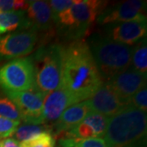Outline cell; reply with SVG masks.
Wrapping results in <instances>:
<instances>
[{"label":"cell","instance_id":"obj_26","mask_svg":"<svg viewBox=\"0 0 147 147\" xmlns=\"http://www.w3.org/2000/svg\"><path fill=\"white\" fill-rule=\"evenodd\" d=\"M78 0H51L48 2V4L50 6L53 14V18L60 14L61 12H63L69 9L72 6L77 3Z\"/></svg>","mask_w":147,"mask_h":147},{"label":"cell","instance_id":"obj_5","mask_svg":"<svg viewBox=\"0 0 147 147\" xmlns=\"http://www.w3.org/2000/svg\"><path fill=\"white\" fill-rule=\"evenodd\" d=\"M62 47L52 44L37 51L33 62L34 66V88L43 94L59 88L61 79Z\"/></svg>","mask_w":147,"mask_h":147},{"label":"cell","instance_id":"obj_2","mask_svg":"<svg viewBox=\"0 0 147 147\" xmlns=\"http://www.w3.org/2000/svg\"><path fill=\"white\" fill-rule=\"evenodd\" d=\"M146 112L126 105L108 119L105 142L107 147H146Z\"/></svg>","mask_w":147,"mask_h":147},{"label":"cell","instance_id":"obj_28","mask_svg":"<svg viewBox=\"0 0 147 147\" xmlns=\"http://www.w3.org/2000/svg\"><path fill=\"white\" fill-rule=\"evenodd\" d=\"M58 147H61V146H58Z\"/></svg>","mask_w":147,"mask_h":147},{"label":"cell","instance_id":"obj_4","mask_svg":"<svg viewBox=\"0 0 147 147\" xmlns=\"http://www.w3.org/2000/svg\"><path fill=\"white\" fill-rule=\"evenodd\" d=\"M107 3L100 0H78L71 7L58 14L54 22L65 36L79 38L96 20Z\"/></svg>","mask_w":147,"mask_h":147},{"label":"cell","instance_id":"obj_6","mask_svg":"<svg viewBox=\"0 0 147 147\" xmlns=\"http://www.w3.org/2000/svg\"><path fill=\"white\" fill-rule=\"evenodd\" d=\"M0 88L5 92H23L34 88L33 58H18L0 66Z\"/></svg>","mask_w":147,"mask_h":147},{"label":"cell","instance_id":"obj_17","mask_svg":"<svg viewBox=\"0 0 147 147\" xmlns=\"http://www.w3.org/2000/svg\"><path fill=\"white\" fill-rule=\"evenodd\" d=\"M19 28L27 29L26 11L0 12V35Z\"/></svg>","mask_w":147,"mask_h":147},{"label":"cell","instance_id":"obj_9","mask_svg":"<svg viewBox=\"0 0 147 147\" xmlns=\"http://www.w3.org/2000/svg\"><path fill=\"white\" fill-rule=\"evenodd\" d=\"M38 41L37 32L32 30L0 36V61L18 59L31 53Z\"/></svg>","mask_w":147,"mask_h":147},{"label":"cell","instance_id":"obj_25","mask_svg":"<svg viewBox=\"0 0 147 147\" xmlns=\"http://www.w3.org/2000/svg\"><path fill=\"white\" fill-rule=\"evenodd\" d=\"M21 122L12 121L0 116V140L13 135Z\"/></svg>","mask_w":147,"mask_h":147},{"label":"cell","instance_id":"obj_11","mask_svg":"<svg viewBox=\"0 0 147 147\" xmlns=\"http://www.w3.org/2000/svg\"><path fill=\"white\" fill-rule=\"evenodd\" d=\"M105 36L117 42L132 47L146 38V21H129L107 25L104 29Z\"/></svg>","mask_w":147,"mask_h":147},{"label":"cell","instance_id":"obj_20","mask_svg":"<svg viewBox=\"0 0 147 147\" xmlns=\"http://www.w3.org/2000/svg\"><path fill=\"white\" fill-rule=\"evenodd\" d=\"M47 127L45 125H36V124H26L17 127L15 132L13 133L15 140L17 142H25L27 140H30L37 135L42 133V131H47Z\"/></svg>","mask_w":147,"mask_h":147},{"label":"cell","instance_id":"obj_1","mask_svg":"<svg viewBox=\"0 0 147 147\" xmlns=\"http://www.w3.org/2000/svg\"><path fill=\"white\" fill-rule=\"evenodd\" d=\"M103 84L89 47L74 41L62 47L61 79L59 87L67 91L77 102L88 100Z\"/></svg>","mask_w":147,"mask_h":147},{"label":"cell","instance_id":"obj_22","mask_svg":"<svg viewBox=\"0 0 147 147\" xmlns=\"http://www.w3.org/2000/svg\"><path fill=\"white\" fill-rule=\"evenodd\" d=\"M20 147H54L55 138L52 132L47 130L30 140L19 143Z\"/></svg>","mask_w":147,"mask_h":147},{"label":"cell","instance_id":"obj_8","mask_svg":"<svg viewBox=\"0 0 147 147\" xmlns=\"http://www.w3.org/2000/svg\"><path fill=\"white\" fill-rule=\"evenodd\" d=\"M146 2L128 0L105 7L96 18L100 25H111L129 21H146Z\"/></svg>","mask_w":147,"mask_h":147},{"label":"cell","instance_id":"obj_7","mask_svg":"<svg viewBox=\"0 0 147 147\" xmlns=\"http://www.w3.org/2000/svg\"><path fill=\"white\" fill-rule=\"evenodd\" d=\"M5 93L16 105L21 120L26 122L27 124L43 125L42 106L46 95L35 88L23 92Z\"/></svg>","mask_w":147,"mask_h":147},{"label":"cell","instance_id":"obj_16","mask_svg":"<svg viewBox=\"0 0 147 147\" xmlns=\"http://www.w3.org/2000/svg\"><path fill=\"white\" fill-rule=\"evenodd\" d=\"M90 110L91 108L88 100L70 105L64 111L55 123L57 132H67L73 129L82 122Z\"/></svg>","mask_w":147,"mask_h":147},{"label":"cell","instance_id":"obj_21","mask_svg":"<svg viewBox=\"0 0 147 147\" xmlns=\"http://www.w3.org/2000/svg\"><path fill=\"white\" fill-rule=\"evenodd\" d=\"M0 116L16 122L21 120V115L16 105L7 96H0Z\"/></svg>","mask_w":147,"mask_h":147},{"label":"cell","instance_id":"obj_23","mask_svg":"<svg viewBox=\"0 0 147 147\" xmlns=\"http://www.w3.org/2000/svg\"><path fill=\"white\" fill-rule=\"evenodd\" d=\"M30 2L25 0H0V12L26 11Z\"/></svg>","mask_w":147,"mask_h":147},{"label":"cell","instance_id":"obj_15","mask_svg":"<svg viewBox=\"0 0 147 147\" xmlns=\"http://www.w3.org/2000/svg\"><path fill=\"white\" fill-rule=\"evenodd\" d=\"M30 4L26 11L27 29L32 30L46 31L53 28L54 22L53 14L47 1H29Z\"/></svg>","mask_w":147,"mask_h":147},{"label":"cell","instance_id":"obj_14","mask_svg":"<svg viewBox=\"0 0 147 147\" xmlns=\"http://www.w3.org/2000/svg\"><path fill=\"white\" fill-rule=\"evenodd\" d=\"M108 119L90 110L80 123L65 132V138H102L106 131Z\"/></svg>","mask_w":147,"mask_h":147},{"label":"cell","instance_id":"obj_10","mask_svg":"<svg viewBox=\"0 0 147 147\" xmlns=\"http://www.w3.org/2000/svg\"><path fill=\"white\" fill-rule=\"evenodd\" d=\"M146 74L138 72L129 67L105 83L127 105L131 96L146 86Z\"/></svg>","mask_w":147,"mask_h":147},{"label":"cell","instance_id":"obj_19","mask_svg":"<svg viewBox=\"0 0 147 147\" xmlns=\"http://www.w3.org/2000/svg\"><path fill=\"white\" fill-rule=\"evenodd\" d=\"M61 147H107L103 138H62Z\"/></svg>","mask_w":147,"mask_h":147},{"label":"cell","instance_id":"obj_24","mask_svg":"<svg viewBox=\"0 0 147 147\" xmlns=\"http://www.w3.org/2000/svg\"><path fill=\"white\" fill-rule=\"evenodd\" d=\"M128 105L133 106L138 110L146 112L147 110V88L146 86L142 88L133 95L128 100Z\"/></svg>","mask_w":147,"mask_h":147},{"label":"cell","instance_id":"obj_13","mask_svg":"<svg viewBox=\"0 0 147 147\" xmlns=\"http://www.w3.org/2000/svg\"><path fill=\"white\" fill-rule=\"evenodd\" d=\"M78 103L67 91L59 87L45 96L42 106L43 125L56 123L65 110L70 105Z\"/></svg>","mask_w":147,"mask_h":147},{"label":"cell","instance_id":"obj_3","mask_svg":"<svg viewBox=\"0 0 147 147\" xmlns=\"http://www.w3.org/2000/svg\"><path fill=\"white\" fill-rule=\"evenodd\" d=\"M87 43L103 81L130 67L132 47L115 42L100 33L92 34Z\"/></svg>","mask_w":147,"mask_h":147},{"label":"cell","instance_id":"obj_27","mask_svg":"<svg viewBox=\"0 0 147 147\" xmlns=\"http://www.w3.org/2000/svg\"><path fill=\"white\" fill-rule=\"evenodd\" d=\"M0 147H20V144L13 138H5L0 140Z\"/></svg>","mask_w":147,"mask_h":147},{"label":"cell","instance_id":"obj_18","mask_svg":"<svg viewBox=\"0 0 147 147\" xmlns=\"http://www.w3.org/2000/svg\"><path fill=\"white\" fill-rule=\"evenodd\" d=\"M130 67L138 72L146 74L147 43L146 38L132 46Z\"/></svg>","mask_w":147,"mask_h":147},{"label":"cell","instance_id":"obj_12","mask_svg":"<svg viewBox=\"0 0 147 147\" xmlns=\"http://www.w3.org/2000/svg\"><path fill=\"white\" fill-rule=\"evenodd\" d=\"M88 100L92 111L107 118L114 116L127 105L104 82Z\"/></svg>","mask_w":147,"mask_h":147}]
</instances>
